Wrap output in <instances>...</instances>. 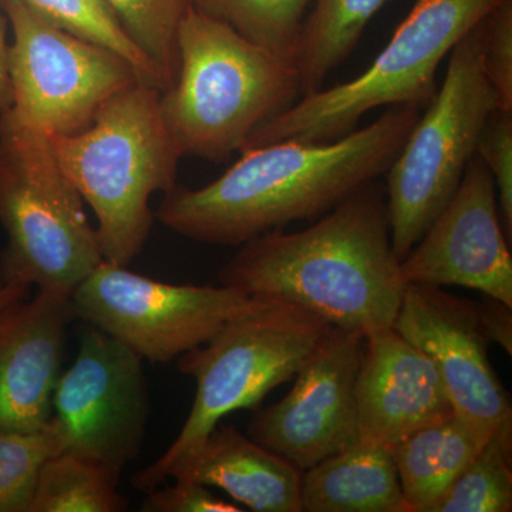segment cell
I'll list each match as a JSON object with an SVG mask.
<instances>
[{"label": "cell", "mask_w": 512, "mask_h": 512, "mask_svg": "<svg viewBox=\"0 0 512 512\" xmlns=\"http://www.w3.org/2000/svg\"><path fill=\"white\" fill-rule=\"evenodd\" d=\"M73 365L53 393L63 451L96 461L116 476L141 453L150 417L143 357L86 323Z\"/></svg>", "instance_id": "cell-11"}, {"label": "cell", "mask_w": 512, "mask_h": 512, "mask_svg": "<svg viewBox=\"0 0 512 512\" xmlns=\"http://www.w3.org/2000/svg\"><path fill=\"white\" fill-rule=\"evenodd\" d=\"M120 477L89 458L63 453L43 464L29 512H121Z\"/></svg>", "instance_id": "cell-21"}, {"label": "cell", "mask_w": 512, "mask_h": 512, "mask_svg": "<svg viewBox=\"0 0 512 512\" xmlns=\"http://www.w3.org/2000/svg\"><path fill=\"white\" fill-rule=\"evenodd\" d=\"M63 453L50 419L33 433H0V512H29L43 464Z\"/></svg>", "instance_id": "cell-26"}, {"label": "cell", "mask_w": 512, "mask_h": 512, "mask_svg": "<svg viewBox=\"0 0 512 512\" xmlns=\"http://www.w3.org/2000/svg\"><path fill=\"white\" fill-rule=\"evenodd\" d=\"M9 45L6 40L5 22L0 16V114L5 113L12 106V90H10L9 67H8Z\"/></svg>", "instance_id": "cell-31"}, {"label": "cell", "mask_w": 512, "mask_h": 512, "mask_svg": "<svg viewBox=\"0 0 512 512\" xmlns=\"http://www.w3.org/2000/svg\"><path fill=\"white\" fill-rule=\"evenodd\" d=\"M170 478L220 488L251 511L302 512V471L232 426L218 424Z\"/></svg>", "instance_id": "cell-17"}, {"label": "cell", "mask_w": 512, "mask_h": 512, "mask_svg": "<svg viewBox=\"0 0 512 512\" xmlns=\"http://www.w3.org/2000/svg\"><path fill=\"white\" fill-rule=\"evenodd\" d=\"M493 433L453 414L396 444L392 456L410 510L433 512Z\"/></svg>", "instance_id": "cell-19"}, {"label": "cell", "mask_w": 512, "mask_h": 512, "mask_svg": "<svg viewBox=\"0 0 512 512\" xmlns=\"http://www.w3.org/2000/svg\"><path fill=\"white\" fill-rule=\"evenodd\" d=\"M419 117L420 107L400 104L336 140L245 148L211 184L165 192L157 218L181 237L222 247L315 220L386 173Z\"/></svg>", "instance_id": "cell-1"}, {"label": "cell", "mask_w": 512, "mask_h": 512, "mask_svg": "<svg viewBox=\"0 0 512 512\" xmlns=\"http://www.w3.org/2000/svg\"><path fill=\"white\" fill-rule=\"evenodd\" d=\"M501 0H417L372 66L355 80L306 94L261 124L245 148L282 140L330 141L355 130L380 106H427L444 57ZM241 150V151H242Z\"/></svg>", "instance_id": "cell-7"}, {"label": "cell", "mask_w": 512, "mask_h": 512, "mask_svg": "<svg viewBox=\"0 0 512 512\" xmlns=\"http://www.w3.org/2000/svg\"><path fill=\"white\" fill-rule=\"evenodd\" d=\"M478 315L485 335L511 356L512 353V306L483 295V301L477 303Z\"/></svg>", "instance_id": "cell-30"}, {"label": "cell", "mask_w": 512, "mask_h": 512, "mask_svg": "<svg viewBox=\"0 0 512 512\" xmlns=\"http://www.w3.org/2000/svg\"><path fill=\"white\" fill-rule=\"evenodd\" d=\"M477 154L487 165L497 188L501 220L508 241L512 237V110L497 109L485 123Z\"/></svg>", "instance_id": "cell-28"}, {"label": "cell", "mask_w": 512, "mask_h": 512, "mask_svg": "<svg viewBox=\"0 0 512 512\" xmlns=\"http://www.w3.org/2000/svg\"><path fill=\"white\" fill-rule=\"evenodd\" d=\"M329 326L293 303L258 298L214 338L178 357V370L197 384L191 412L163 456L133 477V487L147 493L160 487L225 416L255 409L291 382Z\"/></svg>", "instance_id": "cell-5"}, {"label": "cell", "mask_w": 512, "mask_h": 512, "mask_svg": "<svg viewBox=\"0 0 512 512\" xmlns=\"http://www.w3.org/2000/svg\"><path fill=\"white\" fill-rule=\"evenodd\" d=\"M512 511V424L494 430L433 512Z\"/></svg>", "instance_id": "cell-24"}, {"label": "cell", "mask_w": 512, "mask_h": 512, "mask_svg": "<svg viewBox=\"0 0 512 512\" xmlns=\"http://www.w3.org/2000/svg\"><path fill=\"white\" fill-rule=\"evenodd\" d=\"M309 0H192L254 45L295 62Z\"/></svg>", "instance_id": "cell-23"}, {"label": "cell", "mask_w": 512, "mask_h": 512, "mask_svg": "<svg viewBox=\"0 0 512 512\" xmlns=\"http://www.w3.org/2000/svg\"><path fill=\"white\" fill-rule=\"evenodd\" d=\"M386 0H316L303 22L295 66L303 96L322 89L323 80L345 62L367 23Z\"/></svg>", "instance_id": "cell-20"}, {"label": "cell", "mask_w": 512, "mask_h": 512, "mask_svg": "<svg viewBox=\"0 0 512 512\" xmlns=\"http://www.w3.org/2000/svg\"><path fill=\"white\" fill-rule=\"evenodd\" d=\"M258 298L231 286L173 285L103 261L72 295L76 318L150 362L204 345Z\"/></svg>", "instance_id": "cell-10"}, {"label": "cell", "mask_w": 512, "mask_h": 512, "mask_svg": "<svg viewBox=\"0 0 512 512\" xmlns=\"http://www.w3.org/2000/svg\"><path fill=\"white\" fill-rule=\"evenodd\" d=\"M174 485L148 491L143 512H242L245 508L217 497L210 487L192 481L174 480Z\"/></svg>", "instance_id": "cell-29"}, {"label": "cell", "mask_w": 512, "mask_h": 512, "mask_svg": "<svg viewBox=\"0 0 512 512\" xmlns=\"http://www.w3.org/2000/svg\"><path fill=\"white\" fill-rule=\"evenodd\" d=\"M12 26L8 67L13 120L46 136L92 126L101 107L141 82L113 50L56 28L16 0H0ZM143 83V82H141Z\"/></svg>", "instance_id": "cell-9"}, {"label": "cell", "mask_w": 512, "mask_h": 512, "mask_svg": "<svg viewBox=\"0 0 512 512\" xmlns=\"http://www.w3.org/2000/svg\"><path fill=\"white\" fill-rule=\"evenodd\" d=\"M221 285L293 303L330 326L367 336L392 328L406 281L382 191L363 185L312 227L266 232L222 266Z\"/></svg>", "instance_id": "cell-2"}, {"label": "cell", "mask_w": 512, "mask_h": 512, "mask_svg": "<svg viewBox=\"0 0 512 512\" xmlns=\"http://www.w3.org/2000/svg\"><path fill=\"white\" fill-rule=\"evenodd\" d=\"M365 336L329 326L281 402L255 414L248 436L305 471L359 441L356 379Z\"/></svg>", "instance_id": "cell-12"}, {"label": "cell", "mask_w": 512, "mask_h": 512, "mask_svg": "<svg viewBox=\"0 0 512 512\" xmlns=\"http://www.w3.org/2000/svg\"><path fill=\"white\" fill-rule=\"evenodd\" d=\"M72 298L37 291L0 308V433H33L53 416Z\"/></svg>", "instance_id": "cell-15"}, {"label": "cell", "mask_w": 512, "mask_h": 512, "mask_svg": "<svg viewBox=\"0 0 512 512\" xmlns=\"http://www.w3.org/2000/svg\"><path fill=\"white\" fill-rule=\"evenodd\" d=\"M476 28L485 76L501 107L512 110V0H501Z\"/></svg>", "instance_id": "cell-27"}, {"label": "cell", "mask_w": 512, "mask_h": 512, "mask_svg": "<svg viewBox=\"0 0 512 512\" xmlns=\"http://www.w3.org/2000/svg\"><path fill=\"white\" fill-rule=\"evenodd\" d=\"M355 393L359 440L390 450L456 414L430 357L393 326L365 336Z\"/></svg>", "instance_id": "cell-16"}, {"label": "cell", "mask_w": 512, "mask_h": 512, "mask_svg": "<svg viewBox=\"0 0 512 512\" xmlns=\"http://www.w3.org/2000/svg\"><path fill=\"white\" fill-rule=\"evenodd\" d=\"M500 107L474 28L451 50L443 84L386 171L390 238L400 261L453 197L488 117Z\"/></svg>", "instance_id": "cell-8"}, {"label": "cell", "mask_w": 512, "mask_h": 512, "mask_svg": "<svg viewBox=\"0 0 512 512\" xmlns=\"http://www.w3.org/2000/svg\"><path fill=\"white\" fill-rule=\"evenodd\" d=\"M393 328L430 357L457 416L493 430L511 426L510 396L488 357L477 303L440 286L407 284Z\"/></svg>", "instance_id": "cell-14"}, {"label": "cell", "mask_w": 512, "mask_h": 512, "mask_svg": "<svg viewBox=\"0 0 512 512\" xmlns=\"http://www.w3.org/2000/svg\"><path fill=\"white\" fill-rule=\"evenodd\" d=\"M178 59L177 79L160 104L183 156L227 160L301 93L295 62L254 45L192 3L178 28Z\"/></svg>", "instance_id": "cell-3"}, {"label": "cell", "mask_w": 512, "mask_h": 512, "mask_svg": "<svg viewBox=\"0 0 512 512\" xmlns=\"http://www.w3.org/2000/svg\"><path fill=\"white\" fill-rule=\"evenodd\" d=\"M302 512H412L392 450L359 440L302 471Z\"/></svg>", "instance_id": "cell-18"}, {"label": "cell", "mask_w": 512, "mask_h": 512, "mask_svg": "<svg viewBox=\"0 0 512 512\" xmlns=\"http://www.w3.org/2000/svg\"><path fill=\"white\" fill-rule=\"evenodd\" d=\"M0 279L72 298L104 261L84 201L49 137L0 114Z\"/></svg>", "instance_id": "cell-6"}, {"label": "cell", "mask_w": 512, "mask_h": 512, "mask_svg": "<svg viewBox=\"0 0 512 512\" xmlns=\"http://www.w3.org/2000/svg\"><path fill=\"white\" fill-rule=\"evenodd\" d=\"M30 288L32 286L23 284V282L3 281V279H0V308L8 305L9 302L15 301V299L29 295Z\"/></svg>", "instance_id": "cell-32"}, {"label": "cell", "mask_w": 512, "mask_h": 512, "mask_svg": "<svg viewBox=\"0 0 512 512\" xmlns=\"http://www.w3.org/2000/svg\"><path fill=\"white\" fill-rule=\"evenodd\" d=\"M497 188L476 154L451 200L402 261L406 284L463 286L512 306V256Z\"/></svg>", "instance_id": "cell-13"}, {"label": "cell", "mask_w": 512, "mask_h": 512, "mask_svg": "<svg viewBox=\"0 0 512 512\" xmlns=\"http://www.w3.org/2000/svg\"><path fill=\"white\" fill-rule=\"evenodd\" d=\"M56 28L113 50L136 69L141 82L161 93L167 83L161 70L131 40L104 0H16Z\"/></svg>", "instance_id": "cell-22"}, {"label": "cell", "mask_w": 512, "mask_h": 512, "mask_svg": "<svg viewBox=\"0 0 512 512\" xmlns=\"http://www.w3.org/2000/svg\"><path fill=\"white\" fill-rule=\"evenodd\" d=\"M104 3L131 40L161 70L167 90L170 89L180 64L178 28L192 0H104Z\"/></svg>", "instance_id": "cell-25"}, {"label": "cell", "mask_w": 512, "mask_h": 512, "mask_svg": "<svg viewBox=\"0 0 512 512\" xmlns=\"http://www.w3.org/2000/svg\"><path fill=\"white\" fill-rule=\"evenodd\" d=\"M161 92L137 82L107 101L92 126L47 136L64 174L97 218L104 261L128 266L151 227L150 200L175 187L183 157L160 104Z\"/></svg>", "instance_id": "cell-4"}]
</instances>
